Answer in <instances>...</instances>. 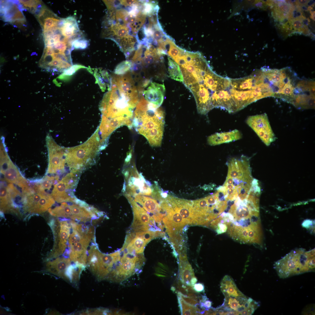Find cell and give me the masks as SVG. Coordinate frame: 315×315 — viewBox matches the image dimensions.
Segmentation results:
<instances>
[{"label":"cell","instance_id":"obj_1","mask_svg":"<svg viewBox=\"0 0 315 315\" xmlns=\"http://www.w3.org/2000/svg\"><path fill=\"white\" fill-rule=\"evenodd\" d=\"M168 55L180 67L183 83L193 94L198 113L206 115L216 108L229 85V78L217 74L199 52L188 51L175 45Z\"/></svg>","mask_w":315,"mask_h":315},{"label":"cell","instance_id":"obj_2","mask_svg":"<svg viewBox=\"0 0 315 315\" xmlns=\"http://www.w3.org/2000/svg\"><path fill=\"white\" fill-rule=\"evenodd\" d=\"M111 78L110 89L104 94L99 106L102 116L99 128L107 136L122 126L132 128L133 111L139 99L131 75H115Z\"/></svg>","mask_w":315,"mask_h":315},{"label":"cell","instance_id":"obj_3","mask_svg":"<svg viewBox=\"0 0 315 315\" xmlns=\"http://www.w3.org/2000/svg\"><path fill=\"white\" fill-rule=\"evenodd\" d=\"M254 198L249 197L236 200L229 205L225 222L231 237L240 241L247 239L260 228L258 201Z\"/></svg>","mask_w":315,"mask_h":315},{"label":"cell","instance_id":"obj_4","mask_svg":"<svg viewBox=\"0 0 315 315\" xmlns=\"http://www.w3.org/2000/svg\"><path fill=\"white\" fill-rule=\"evenodd\" d=\"M134 110L132 125L152 147L160 146L165 123V113L160 107L146 100L141 96Z\"/></svg>","mask_w":315,"mask_h":315},{"label":"cell","instance_id":"obj_5","mask_svg":"<svg viewBox=\"0 0 315 315\" xmlns=\"http://www.w3.org/2000/svg\"><path fill=\"white\" fill-rule=\"evenodd\" d=\"M97 128L85 142L78 146L64 148L66 162L75 173L95 162L100 150L104 149Z\"/></svg>","mask_w":315,"mask_h":315},{"label":"cell","instance_id":"obj_6","mask_svg":"<svg viewBox=\"0 0 315 315\" xmlns=\"http://www.w3.org/2000/svg\"><path fill=\"white\" fill-rule=\"evenodd\" d=\"M274 268L278 276L285 278L315 270V249L305 251L302 249L291 251L276 262Z\"/></svg>","mask_w":315,"mask_h":315},{"label":"cell","instance_id":"obj_7","mask_svg":"<svg viewBox=\"0 0 315 315\" xmlns=\"http://www.w3.org/2000/svg\"><path fill=\"white\" fill-rule=\"evenodd\" d=\"M88 252L87 266L90 272L99 281H111L116 264L120 259V252L106 254L92 245Z\"/></svg>","mask_w":315,"mask_h":315},{"label":"cell","instance_id":"obj_8","mask_svg":"<svg viewBox=\"0 0 315 315\" xmlns=\"http://www.w3.org/2000/svg\"><path fill=\"white\" fill-rule=\"evenodd\" d=\"M77 181L76 175L74 173L67 174L55 185L51 196L58 202L76 203L77 199L74 197L73 190L76 187Z\"/></svg>","mask_w":315,"mask_h":315},{"label":"cell","instance_id":"obj_9","mask_svg":"<svg viewBox=\"0 0 315 315\" xmlns=\"http://www.w3.org/2000/svg\"><path fill=\"white\" fill-rule=\"evenodd\" d=\"M246 123L266 146H269L276 139L266 113L250 116Z\"/></svg>","mask_w":315,"mask_h":315},{"label":"cell","instance_id":"obj_10","mask_svg":"<svg viewBox=\"0 0 315 315\" xmlns=\"http://www.w3.org/2000/svg\"><path fill=\"white\" fill-rule=\"evenodd\" d=\"M46 141L48 155L47 173L55 174L63 170L64 168L66 163L64 148L57 144L49 134L46 136Z\"/></svg>","mask_w":315,"mask_h":315},{"label":"cell","instance_id":"obj_11","mask_svg":"<svg viewBox=\"0 0 315 315\" xmlns=\"http://www.w3.org/2000/svg\"><path fill=\"white\" fill-rule=\"evenodd\" d=\"M139 95L148 102L160 106L163 101L165 89L163 84L151 82L137 87Z\"/></svg>","mask_w":315,"mask_h":315},{"label":"cell","instance_id":"obj_12","mask_svg":"<svg viewBox=\"0 0 315 315\" xmlns=\"http://www.w3.org/2000/svg\"><path fill=\"white\" fill-rule=\"evenodd\" d=\"M93 235L92 230L86 234L79 242L70 247L69 257L72 262L85 267L87 266V249Z\"/></svg>","mask_w":315,"mask_h":315},{"label":"cell","instance_id":"obj_13","mask_svg":"<svg viewBox=\"0 0 315 315\" xmlns=\"http://www.w3.org/2000/svg\"><path fill=\"white\" fill-rule=\"evenodd\" d=\"M126 197L130 202L133 208L134 219L132 227L137 231L147 230L150 223L154 221L144 209L139 206L128 195Z\"/></svg>","mask_w":315,"mask_h":315},{"label":"cell","instance_id":"obj_14","mask_svg":"<svg viewBox=\"0 0 315 315\" xmlns=\"http://www.w3.org/2000/svg\"><path fill=\"white\" fill-rule=\"evenodd\" d=\"M167 200L172 208L179 213L187 224H192L194 217L192 202L170 196Z\"/></svg>","mask_w":315,"mask_h":315},{"label":"cell","instance_id":"obj_15","mask_svg":"<svg viewBox=\"0 0 315 315\" xmlns=\"http://www.w3.org/2000/svg\"><path fill=\"white\" fill-rule=\"evenodd\" d=\"M71 225L66 221L61 222L60 224V230L58 232L57 245L54 247L48 258L50 259L56 258L62 255L66 247L68 239L70 236Z\"/></svg>","mask_w":315,"mask_h":315},{"label":"cell","instance_id":"obj_16","mask_svg":"<svg viewBox=\"0 0 315 315\" xmlns=\"http://www.w3.org/2000/svg\"><path fill=\"white\" fill-rule=\"evenodd\" d=\"M0 170L1 172L4 175L5 179L8 183L15 184L22 188L24 187L27 183L10 160L2 166Z\"/></svg>","mask_w":315,"mask_h":315},{"label":"cell","instance_id":"obj_17","mask_svg":"<svg viewBox=\"0 0 315 315\" xmlns=\"http://www.w3.org/2000/svg\"><path fill=\"white\" fill-rule=\"evenodd\" d=\"M70 258H58L48 262L46 264V270L49 272L66 280V273L72 264Z\"/></svg>","mask_w":315,"mask_h":315},{"label":"cell","instance_id":"obj_18","mask_svg":"<svg viewBox=\"0 0 315 315\" xmlns=\"http://www.w3.org/2000/svg\"><path fill=\"white\" fill-rule=\"evenodd\" d=\"M242 137L240 132L235 129L228 132L215 133L208 137L207 142L211 146H216L236 141Z\"/></svg>","mask_w":315,"mask_h":315},{"label":"cell","instance_id":"obj_19","mask_svg":"<svg viewBox=\"0 0 315 315\" xmlns=\"http://www.w3.org/2000/svg\"><path fill=\"white\" fill-rule=\"evenodd\" d=\"M220 288L225 297H246L239 290L232 279L228 275L225 276L222 279L220 284Z\"/></svg>","mask_w":315,"mask_h":315},{"label":"cell","instance_id":"obj_20","mask_svg":"<svg viewBox=\"0 0 315 315\" xmlns=\"http://www.w3.org/2000/svg\"><path fill=\"white\" fill-rule=\"evenodd\" d=\"M53 14L46 8L43 13L36 17L43 31L57 27L61 20L55 17V15Z\"/></svg>","mask_w":315,"mask_h":315},{"label":"cell","instance_id":"obj_21","mask_svg":"<svg viewBox=\"0 0 315 315\" xmlns=\"http://www.w3.org/2000/svg\"><path fill=\"white\" fill-rule=\"evenodd\" d=\"M134 195V201L142 205L146 211L150 213H156V214L160 213L162 207L156 200L141 195Z\"/></svg>","mask_w":315,"mask_h":315},{"label":"cell","instance_id":"obj_22","mask_svg":"<svg viewBox=\"0 0 315 315\" xmlns=\"http://www.w3.org/2000/svg\"><path fill=\"white\" fill-rule=\"evenodd\" d=\"M59 28L62 35L68 38L76 34L79 31L76 20L72 17L62 19V25Z\"/></svg>","mask_w":315,"mask_h":315},{"label":"cell","instance_id":"obj_23","mask_svg":"<svg viewBox=\"0 0 315 315\" xmlns=\"http://www.w3.org/2000/svg\"><path fill=\"white\" fill-rule=\"evenodd\" d=\"M179 265V277L180 281L186 285L191 286V281L195 276L191 265L188 260H186L180 261Z\"/></svg>","mask_w":315,"mask_h":315},{"label":"cell","instance_id":"obj_24","mask_svg":"<svg viewBox=\"0 0 315 315\" xmlns=\"http://www.w3.org/2000/svg\"><path fill=\"white\" fill-rule=\"evenodd\" d=\"M94 76L96 79V83L98 84L102 91L110 89L111 78L107 71L102 69H96L94 72Z\"/></svg>","mask_w":315,"mask_h":315},{"label":"cell","instance_id":"obj_25","mask_svg":"<svg viewBox=\"0 0 315 315\" xmlns=\"http://www.w3.org/2000/svg\"><path fill=\"white\" fill-rule=\"evenodd\" d=\"M12 197L9 192L8 187L5 186L2 182L0 185V209L3 212H6L12 208Z\"/></svg>","mask_w":315,"mask_h":315},{"label":"cell","instance_id":"obj_26","mask_svg":"<svg viewBox=\"0 0 315 315\" xmlns=\"http://www.w3.org/2000/svg\"><path fill=\"white\" fill-rule=\"evenodd\" d=\"M48 211L51 215L54 216L71 218V206L68 205L66 202H63L60 206L52 209L50 208L48 209Z\"/></svg>","mask_w":315,"mask_h":315},{"label":"cell","instance_id":"obj_27","mask_svg":"<svg viewBox=\"0 0 315 315\" xmlns=\"http://www.w3.org/2000/svg\"><path fill=\"white\" fill-rule=\"evenodd\" d=\"M168 71L169 76L174 80L183 82V76L179 66L168 56Z\"/></svg>","mask_w":315,"mask_h":315},{"label":"cell","instance_id":"obj_28","mask_svg":"<svg viewBox=\"0 0 315 315\" xmlns=\"http://www.w3.org/2000/svg\"><path fill=\"white\" fill-rule=\"evenodd\" d=\"M108 31L118 39H121L128 34L129 29L126 25L116 23L113 24L109 28Z\"/></svg>","mask_w":315,"mask_h":315},{"label":"cell","instance_id":"obj_29","mask_svg":"<svg viewBox=\"0 0 315 315\" xmlns=\"http://www.w3.org/2000/svg\"><path fill=\"white\" fill-rule=\"evenodd\" d=\"M178 299L181 314H201V311L198 307L186 303L178 296Z\"/></svg>","mask_w":315,"mask_h":315},{"label":"cell","instance_id":"obj_30","mask_svg":"<svg viewBox=\"0 0 315 315\" xmlns=\"http://www.w3.org/2000/svg\"><path fill=\"white\" fill-rule=\"evenodd\" d=\"M129 243L137 254H141L143 252L144 247L147 244L143 237L136 235Z\"/></svg>","mask_w":315,"mask_h":315},{"label":"cell","instance_id":"obj_31","mask_svg":"<svg viewBox=\"0 0 315 315\" xmlns=\"http://www.w3.org/2000/svg\"><path fill=\"white\" fill-rule=\"evenodd\" d=\"M132 65V63L130 61L126 60L119 63L116 67L114 74L118 75H122L130 71Z\"/></svg>","mask_w":315,"mask_h":315},{"label":"cell","instance_id":"obj_32","mask_svg":"<svg viewBox=\"0 0 315 315\" xmlns=\"http://www.w3.org/2000/svg\"><path fill=\"white\" fill-rule=\"evenodd\" d=\"M88 68L83 65L79 64H75L73 65L70 68L67 69L57 77L59 79L64 80H66L67 78L71 76L75 73L78 69L81 68Z\"/></svg>","mask_w":315,"mask_h":315},{"label":"cell","instance_id":"obj_33","mask_svg":"<svg viewBox=\"0 0 315 315\" xmlns=\"http://www.w3.org/2000/svg\"><path fill=\"white\" fill-rule=\"evenodd\" d=\"M23 8H26L34 13L38 5L41 1L38 0H19Z\"/></svg>","mask_w":315,"mask_h":315},{"label":"cell","instance_id":"obj_34","mask_svg":"<svg viewBox=\"0 0 315 315\" xmlns=\"http://www.w3.org/2000/svg\"><path fill=\"white\" fill-rule=\"evenodd\" d=\"M88 44V41L80 38L75 40L72 42L71 49L72 50L74 48L84 49L87 47Z\"/></svg>","mask_w":315,"mask_h":315},{"label":"cell","instance_id":"obj_35","mask_svg":"<svg viewBox=\"0 0 315 315\" xmlns=\"http://www.w3.org/2000/svg\"><path fill=\"white\" fill-rule=\"evenodd\" d=\"M59 177L56 176L54 177L53 176H46L40 183L41 187L43 189L49 190L51 187L53 183L54 182L55 180H58Z\"/></svg>","mask_w":315,"mask_h":315},{"label":"cell","instance_id":"obj_36","mask_svg":"<svg viewBox=\"0 0 315 315\" xmlns=\"http://www.w3.org/2000/svg\"><path fill=\"white\" fill-rule=\"evenodd\" d=\"M290 21L293 30L295 32H298L303 25L302 21L299 18L294 19Z\"/></svg>","mask_w":315,"mask_h":315},{"label":"cell","instance_id":"obj_37","mask_svg":"<svg viewBox=\"0 0 315 315\" xmlns=\"http://www.w3.org/2000/svg\"><path fill=\"white\" fill-rule=\"evenodd\" d=\"M178 296L180 297L185 302L189 304L193 305H195L198 303V301L192 298L184 295L179 292H178Z\"/></svg>","mask_w":315,"mask_h":315},{"label":"cell","instance_id":"obj_38","mask_svg":"<svg viewBox=\"0 0 315 315\" xmlns=\"http://www.w3.org/2000/svg\"><path fill=\"white\" fill-rule=\"evenodd\" d=\"M139 1L136 0H121L120 1V4L125 6H131L137 3Z\"/></svg>","mask_w":315,"mask_h":315},{"label":"cell","instance_id":"obj_39","mask_svg":"<svg viewBox=\"0 0 315 315\" xmlns=\"http://www.w3.org/2000/svg\"><path fill=\"white\" fill-rule=\"evenodd\" d=\"M193 288L197 292H200L204 290V286L202 284L197 283L194 285Z\"/></svg>","mask_w":315,"mask_h":315},{"label":"cell","instance_id":"obj_40","mask_svg":"<svg viewBox=\"0 0 315 315\" xmlns=\"http://www.w3.org/2000/svg\"><path fill=\"white\" fill-rule=\"evenodd\" d=\"M302 21L303 25L308 26V25L309 24L310 20L309 18H308L303 19Z\"/></svg>","mask_w":315,"mask_h":315},{"label":"cell","instance_id":"obj_41","mask_svg":"<svg viewBox=\"0 0 315 315\" xmlns=\"http://www.w3.org/2000/svg\"><path fill=\"white\" fill-rule=\"evenodd\" d=\"M197 281L196 278L194 276L191 279L190 281L191 286H193L195 284Z\"/></svg>","mask_w":315,"mask_h":315},{"label":"cell","instance_id":"obj_42","mask_svg":"<svg viewBox=\"0 0 315 315\" xmlns=\"http://www.w3.org/2000/svg\"><path fill=\"white\" fill-rule=\"evenodd\" d=\"M125 189H126V185H125V183H124V184L123 185V192H125Z\"/></svg>","mask_w":315,"mask_h":315}]
</instances>
